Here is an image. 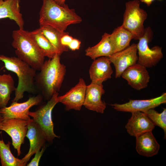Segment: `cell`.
I'll list each match as a JSON object with an SVG mask.
<instances>
[{"mask_svg": "<svg viewBox=\"0 0 166 166\" xmlns=\"http://www.w3.org/2000/svg\"><path fill=\"white\" fill-rule=\"evenodd\" d=\"M60 56L56 53L52 58L44 61L35 77V86L47 100L59 91L66 73V67L61 63Z\"/></svg>", "mask_w": 166, "mask_h": 166, "instance_id": "6da1fadb", "label": "cell"}, {"mask_svg": "<svg viewBox=\"0 0 166 166\" xmlns=\"http://www.w3.org/2000/svg\"><path fill=\"white\" fill-rule=\"evenodd\" d=\"M39 12L40 25H49L61 31H64L71 24L81 23V18L73 9L65 4L61 6L53 0H42Z\"/></svg>", "mask_w": 166, "mask_h": 166, "instance_id": "7a4b0ae2", "label": "cell"}, {"mask_svg": "<svg viewBox=\"0 0 166 166\" xmlns=\"http://www.w3.org/2000/svg\"><path fill=\"white\" fill-rule=\"evenodd\" d=\"M12 36V45L17 57L36 71H39L44 62L45 56L29 31L19 29L13 31Z\"/></svg>", "mask_w": 166, "mask_h": 166, "instance_id": "3957f363", "label": "cell"}, {"mask_svg": "<svg viewBox=\"0 0 166 166\" xmlns=\"http://www.w3.org/2000/svg\"><path fill=\"white\" fill-rule=\"evenodd\" d=\"M0 61L8 71L15 73L18 78V86L12 101L17 102L24 96L25 92L34 93L36 91L35 77L36 70L18 57L0 55Z\"/></svg>", "mask_w": 166, "mask_h": 166, "instance_id": "277c9868", "label": "cell"}, {"mask_svg": "<svg viewBox=\"0 0 166 166\" xmlns=\"http://www.w3.org/2000/svg\"><path fill=\"white\" fill-rule=\"evenodd\" d=\"M139 0H132L125 4V10L121 25L132 35L133 39L139 40L144 34V23L148 17L147 12L140 7Z\"/></svg>", "mask_w": 166, "mask_h": 166, "instance_id": "5b68a950", "label": "cell"}, {"mask_svg": "<svg viewBox=\"0 0 166 166\" xmlns=\"http://www.w3.org/2000/svg\"><path fill=\"white\" fill-rule=\"evenodd\" d=\"M58 95V92L55 93L45 104L39 107L35 111L29 112V116L38 124L44 132L47 141L50 143H51L55 138L59 137L54 132L52 117V110L59 102Z\"/></svg>", "mask_w": 166, "mask_h": 166, "instance_id": "8992f818", "label": "cell"}, {"mask_svg": "<svg viewBox=\"0 0 166 166\" xmlns=\"http://www.w3.org/2000/svg\"><path fill=\"white\" fill-rule=\"evenodd\" d=\"M153 36L151 28L147 27L137 44L138 54L137 63L146 68L155 66L163 57L161 47L156 45L151 48L149 46L148 43L152 41Z\"/></svg>", "mask_w": 166, "mask_h": 166, "instance_id": "52a82bcc", "label": "cell"}, {"mask_svg": "<svg viewBox=\"0 0 166 166\" xmlns=\"http://www.w3.org/2000/svg\"><path fill=\"white\" fill-rule=\"evenodd\" d=\"M32 119L26 120L17 118L3 119L2 130L4 131L11 137L12 144L17 150L18 156L21 153V145L24 142L28 126Z\"/></svg>", "mask_w": 166, "mask_h": 166, "instance_id": "ba28073f", "label": "cell"}, {"mask_svg": "<svg viewBox=\"0 0 166 166\" xmlns=\"http://www.w3.org/2000/svg\"><path fill=\"white\" fill-rule=\"evenodd\" d=\"M42 99V96L38 95L30 97L27 101L22 103L12 101L9 107L0 109V113L3 119L17 118L29 120L30 119L29 115L30 109L39 105Z\"/></svg>", "mask_w": 166, "mask_h": 166, "instance_id": "9c48e42d", "label": "cell"}, {"mask_svg": "<svg viewBox=\"0 0 166 166\" xmlns=\"http://www.w3.org/2000/svg\"><path fill=\"white\" fill-rule=\"evenodd\" d=\"M137 52V44L133 43L108 57L114 65L116 78L120 77L126 69L137 63L138 59Z\"/></svg>", "mask_w": 166, "mask_h": 166, "instance_id": "30bf717a", "label": "cell"}, {"mask_svg": "<svg viewBox=\"0 0 166 166\" xmlns=\"http://www.w3.org/2000/svg\"><path fill=\"white\" fill-rule=\"evenodd\" d=\"M166 103V93H164L159 97L147 100H130L123 104L115 103L112 107L118 111L130 112H140L145 113Z\"/></svg>", "mask_w": 166, "mask_h": 166, "instance_id": "8fae6325", "label": "cell"}, {"mask_svg": "<svg viewBox=\"0 0 166 166\" xmlns=\"http://www.w3.org/2000/svg\"><path fill=\"white\" fill-rule=\"evenodd\" d=\"M86 86L84 79L80 78L77 84L64 95L58 96L59 102L62 103L66 110L80 111L84 102Z\"/></svg>", "mask_w": 166, "mask_h": 166, "instance_id": "7c38bea8", "label": "cell"}, {"mask_svg": "<svg viewBox=\"0 0 166 166\" xmlns=\"http://www.w3.org/2000/svg\"><path fill=\"white\" fill-rule=\"evenodd\" d=\"M121 76L130 86L137 90L146 88L150 79L146 68L137 63L126 69Z\"/></svg>", "mask_w": 166, "mask_h": 166, "instance_id": "4fadbf2b", "label": "cell"}, {"mask_svg": "<svg viewBox=\"0 0 166 166\" xmlns=\"http://www.w3.org/2000/svg\"><path fill=\"white\" fill-rule=\"evenodd\" d=\"M105 93L102 84L91 82L86 86L83 105L90 110L103 113L106 107L105 103L101 100Z\"/></svg>", "mask_w": 166, "mask_h": 166, "instance_id": "5bb4252c", "label": "cell"}, {"mask_svg": "<svg viewBox=\"0 0 166 166\" xmlns=\"http://www.w3.org/2000/svg\"><path fill=\"white\" fill-rule=\"evenodd\" d=\"M26 137L29 140L30 147L28 153L22 159L26 164L31 156L45 145L47 140L39 125L33 119L29 124Z\"/></svg>", "mask_w": 166, "mask_h": 166, "instance_id": "9a60e30c", "label": "cell"}, {"mask_svg": "<svg viewBox=\"0 0 166 166\" xmlns=\"http://www.w3.org/2000/svg\"><path fill=\"white\" fill-rule=\"evenodd\" d=\"M125 126L127 132L131 136L136 137L149 131H152L155 125L143 112H132Z\"/></svg>", "mask_w": 166, "mask_h": 166, "instance_id": "2e32d148", "label": "cell"}, {"mask_svg": "<svg viewBox=\"0 0 166 166\" xmlns=\"http://www.w3.org/2000/svg\"><path fill=\"white\" fill-rule=\"evenodd\" d=\"M108 57H101L94 60L89 70L92 82L99 84L111 78L113 73Z\"/></svg>", "mask_w": 166, "mask_h": 166, "instance_id": "e0dca14e", "label": "cell"}, {"mask_svg": "<svg viewBox=\"0 0 166 166\" xmlns=\"http://www.w3.org/2000/svg\"><path fill=\"white\" fill-rule=\"evenodd\" d=\"M136 138V149L139 155L149 157L158 153L160 145L154 136L152 131L143 133Z\"/></svg>", "mask_w": 166, "mask_h": 166, "instance_id": "ac0fdd59", "label": "cell"}, {"mask_svg": "<svg viewBox=\"0 0 166 166\" xmlns=\"http://www.w3.org/2000/svg\"><path fill=\"white\" fill-rule=\"evenodd\" d=\"M20 0H0V19L9 18L23 29L24 22L20 13Z\"/></svg>", "mask_w": 166, "mask_h": 166, "instance_id": "d6986e66", "label": "cell"}, {"mask_svg": "<svg viewBox=\"0 0 166 166\" xmlns=\"http://www.w3.org/2000/svg\"><path fill=\"white\" fill-rule=\"evenodd\" d=\"M109 36V34L105 33L98 43L85 49V55L94 60L100 57H109L112 55L114 53L113 49Z\"/></svg>", "mask_w": 166, "mask_h": 166, "instance_id": "ffe728a7", "label": "cell"}, {"mask_svg": "<svg viewBox=\"0 0 166 166\" xmlns=\"http://www.w3.org/2000/svg\"><path fill=\"white\" fill-rule=\"evenodd\" d=\"M109 38L114 53L129 46L133 37L128 31L121 25L116 28L110 34Z\"/></svg>", "mask_w": 166, "mask_h": 166, "instance_id": "44dd1931", "label": "cell"}, {"mask_svg": "<svg viewBox=\"0 0 166 166\" xmlns=\"http://www.w3.org/2000/svg\"><path fill=\"white\" fill-rule=\"evenodd\" d=\"M38 29L49 41L58 55L60 56L63 52L68 50V47L63 46L61 43V38L65 32L49 25H40Z\"/></svg>", "mask_w": 166, "mask_h": 166, "instance_id": "7402d4cb", "label": "cell"}, {"mask_svg": "<svg viewBox=\"0 0 166 166\" xmlns=\"http://www.w3.org/2000/svg\"><path fill=\"white\" fill-rule=\"evenodd\" d=\"M16 88L11 75L10 74L0 75V109L6 107L10 99V95Z\"/></svg>", "mask_w": 166, "mask_h": 166, "instance_id": "603a6c76", "label": "cell"}, {"mask_svg": "<svg viewBox=\"0 0 166 166\" xmlns=\"http://www.w3.org/2000/svg\"><path fill=\"white\" fill-rule=\"evenodd\" d=\"M29 34L45 57L49 58L53 57L57 53L55 48L38 28L31 31H29Z\"/></svg>", "mask_w": 166, "mask_h": 166, "instance_id": "cb8c5ba5", "label": "cell"}, {"mask_svg": "<svg viewBox=\"0 0 166 166\" xmlns=\"http://www.w3.org/2000/svg\"><path fill=\"white\" fill-rule=\"evenodd\" d=\"M11 143L8 141L6 144L0 139V159L2 166H25L26 165L22 159L15 157L10 148Z\"/></svg>", "mask_w": 166, "mask_h": 166, "instance_id": "d4e9b609", "label": "cell"}, {"mask_svg": "<svg viewBox=\"0 0 166 166\" xmlns=\"http://www.w3.org/2000/svg\"><path fill=\"white\" fill-rule=\"evenodd\" d=\"M144 113L151 121L155 126L162 128L164 133V138L166 136V109L164 108L163 111L159 113L154 109H151Z\"/></svg>", "mask_w": 166, "mask_h": 166, "instance_id": "484cf974", "label": "cell"}, {"mask_svg": "<svg viewBox=\"0 0 166 166\" xmlns=\"http://www.w3.org/2000/svg\"><path fill=\"white\" fill-rule=\"evenodd\" d=\"M45 149V145L41 149L36 152L35 154L34 157L33 158L30 163L28 164L27 166H38L41 157Z\"/></svg>", "mask_w": 166, "mask_h": 166, "instance_id": "4316f807", "label": "cell"}, {"mask_svg": "<svg viewBox=\"0 0 166 166\" xmlns=\"http://www.w3.org/2000/svg\"><path fill=\"white\" fill-rule=\"evenodd\" d=\"M73 39V38L69 35L68 32H66L61 38V44L63 46L68 47L69 45Z\"/></svg>", "mask_w": 166, "mask_h": 166, "instance_id": "83f0119b", "label": "cell"}, {"mask_svg": "<svg viewBox=\"0 0 166 166\" xmlns=\"http://www.w3.org/2000/svg\"><path fill=\"white\" fill-rule=\"evenodd\" d=\"M81 42L79 40L73 38L68 46V48L74 51L79 49L81 46Z\"/></svg>", "mask_w": 166, "mask_h": 166, "instance_id": "f1b7e54d", "label": "cell"}, {"mask_svg": "<svg viewBox=\"0 0 166 166\" xmlns=\"http://www.w3.org/2000/svg\"><path fill=\"white\" fill-rule=\"evenodd\" d=\"M145 4L147 6H150L155 0H139Z\"/></svg>", "mask_w": 166, "mask_h": 166, "instance_id": "f546056e", "label": "cell"}, {"mask_svg": "<svg viewBox=\"0 0 166 166\" xmlns=\"http://www.w3.org/2000/svg\"><path fill=\"white\" fill-rule=\"evenodd\" d=\"M57 4L60 6H63L65 4L66 0H53Z\"/></svg>", "mask_w": 166, "mask_h": 166, "instance_id": "4dcf8cb0", "label": "cell"}, {"mask_svg": "<svg viewBox=\"0 0 166 166\" xmlns=\"http://www.w3.org/2000/svg\"><path fill=\"white\" fill-rule=\"evenodd\" d=\"M3 119V118L2 115L0 113V130H2V124Z\"/></svg>", "mask_w": 166, "mask_h": 166, "instance_id": "1f68e13d", "label": "cell"}, {"mask_svg": "<svg viewBox=\"0 0 166 166\" xmlns=\"http://www.w3.org/2000/svg\"><path fill=\"white\" fill-rule=\"evenodd\" d=\"M159 0V1H161V0Z\"/></svg>", "mask_w": 166, "mask_h": 166, "instance_id": "d6a6232c", "label": "cell"}]
</instances>
